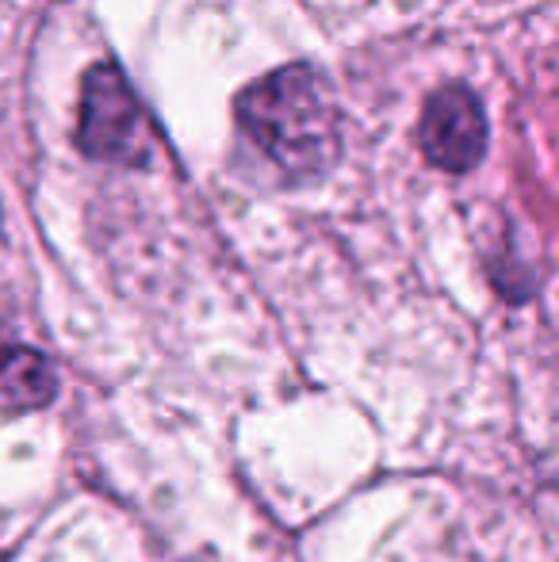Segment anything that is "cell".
<instances>
[{
    "label": "cell",
    "instance_id": "obj_1",
    "mask_svg": "<svg viewBox=\"0 0 559 562\" xmlns=\"http://www.w3.org/2000/svg\"><path fill=\"white\" fill-rule=\"evenodd\" d=\"M238 123L288 184L326 177L345 149V119L329 81L314 66H283L242 89Z\"/></svg>",
    "mask_w": 559,
    "mask_h": 562
},
{
    "label": "cell",
    "instance_id": "obj_2",
    "mask_svg": "<svg viewBox=\"0 0 559 562\" xmlns=\"http://www.w3.org/2000/svg\"><path fill=\"white\" fill-rule=\"evenodd\" d=\"M77 146L92 161L108 165H146L154 154V131H149V119L142 112L135 89L108 61L85 74Z\"/></svg>",
    "mask_w": 559,
    "mask_h": 562
},
{
    "label": "cell",
    "instance_id": "obj_3",
    "mask_svg": "<svg viewBox=\"0 0 559 562\" xmlns=\"http://www.w3.org/2000/svg\"><path fill=\"white\" fill-rule=\"evenodd\" d=\"M422 149L437 169L468 172L487 154V115L468 85L433 92L422 115Z\"/></svg>",
    "mask_w": 559,
    "mask_h": 562
},
{
    "label": "cell",
    "instance_id": "obj_4",
    "mask_svg": "<svg viewBox=\"0 0 559 562\" xmlns=\"http://www.w3.org/2000/svg\"><path fill=\"white\" fill-rule=\"evenodd\" d=\"M20 345H23V340L15 337L12 329H8V326H0V368H4V363L12 360V356H15V348H20Z\"/></svg>",
    "mask_w": 559,
    "mask_h": 562
}]
</instances>
